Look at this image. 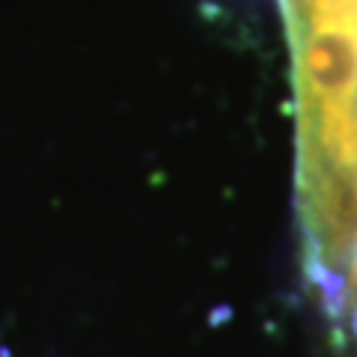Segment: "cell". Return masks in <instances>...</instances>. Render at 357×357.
Instances as JSON below:
<instances>
[{
  "mask_svg": "<svg viewBox=\"0 0 357 357\" xmlns=\"http://www.w3.org/2000/svg\"><path fill=\"white\" fill-rule=\"evenodd\" d=\"M295 114L301 271L340 357H357V0H277Z\"/></svg>",
  "mask_w": 357,
  "mask_h": 357,
  "instance_id": "obj_1",
  "label": "cell"
}]
</instances>
